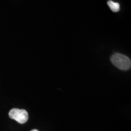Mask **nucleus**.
Instances as JSON below:
<instances>
[{"mask_svg": "<svg viewBox=\"0 0 131 131\" xmlns=\"http://www.w3.org/2000/svg\"><path fill=\"white\" fill-rule=\"evenodd\" d=\"M111 62L115 66L121 70L130 69L131 61L130 58L121 53H115L111 58Z\"/></svg>", "mask_w": 131, "mask_h": 131, "instance_id": "nucleus-1", "label": "nucleus"}, {"mask_svg": "<svg viewBox=\"0 0 131 131\" xmlns=\"http://www.w3.org/2000/svg\"><path fill=\"white\" fill-rule=\"evenodd\" d=\"M9 116L11 119H15L20 124H24L27 122L29 115L24 109H19L14 108L11 109L9 113Z\"/></svg>", "mask_w": 131, "mask_h": 131, "instance_id": "nucleus-2", "label": "nucleus"}, {"mask_svg": "<svg viewBox=\"0 0 131 131\" xmlns=\"http://www.w3.org/2000/svg\"><path fill=\"white\" fill-rule=\"evenodd\" d=\"M107 5L112 12H118L119 10V3L114 2L111 0H109L107 1Z\"/></svg>", "mask_w": 131, "mask_h": 131, "instance_id": "nucleus-3", "label": "nucleus"}, {"mask_svg": "<svg viewBox=\"0 0 131 131\" xmlns=\"http://www.w3.org/2000/svg\"><path fill=\"white\" fill-rule=\"evenodd\" d=\"M31 131H39V130H38L37 129H33V130H32Z\"/></svg>", "mask_w": 131, "mask_h": 131, "instance_id": "nucleus-4", "label": "nucleus"}]
</instances>
